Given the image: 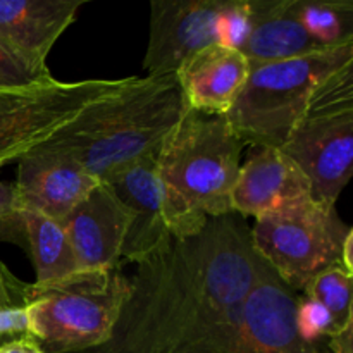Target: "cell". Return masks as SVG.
Here are the masks:
<instances>
[{
    "instance_id": "cell-1",
    "label": "cell",
    "mask_w": 353,
    "mask_h": 353,
    "mask_svg": "<svg viewBox=\"0 0 353 353\" xmlns=\"http://www.w3.org/2000/svg\"><path fill=\"white\" fill-rule=\"evenodd\" d=\"M261 264L234 212L171 238L138 264L112 338L97 353H233Z\"/></svg>"
},
{
    "instance_id": "cell-2",
    "label": "cell",
    "mask_w": 353,
    "mask_h": 353,
    "mask_svg": "<svg viewBox=\"0 0 353 353\" xmlns=\"http://www.w3.org/2000/svg\"><path fill=\"white\" fill-rule=\"evenodd\" d=\"M185 110L176 74L124 78L41 147L74 159L103 183L157 154Z\"/></svg>"
},
{
    "instance_id": "cell-3",
    "label": "cell",
    "mask_w": 353,
    "mask_h": 353,
    "mask_svg": "<svg viewBox=\"0 0 353 353\" xmlns=\"http://www.w3.org/2000/svg\"><path fill=\"white\" fill-rule=\"evenodd\" d=\"M245 143L224 116L185 110L157 152L162 216L172 238L200 233L231 214Z\"/></svg>"
},
{
    "instance_id": "cell-4",
    "label": "cell",
    "mask_w": 353,
    "mask_h": 353,
    "mask_svg": "<svg viewBox=\"0 0 353 353\" xmlns=\"http://www.w3.org/2000/svg\"><path fill=\"white\" fill-rule=\"evenodd\" d=\"M130 295V279L117 269L79 271L24 288L28 336L43 353L102 348Z\"/></svg>"
},
{
    "instance_id": "cell-5",
    "label": "cell",
    "mask_w": 353,
    "mask_h": 353,
    "mask_svg": "<svg viewBox=\"0 0 353 353\" xmlns=\"http://www.w3.org/2000/svg\"><path fill=\"white\" fill-rule=\"evenodd\" d=\"M350 62L353 43L288 61L250 64L247 83L224 117L245 145L281 148L316 86Z\"/></svg>"
},
{
    "instance_id": "cell-6",
    "label": "cell",
    "mask_w": 353,
    "mask_h": 353,
    "mask_svg": "<svg viewBox=\"0 0 353 353\" xmlns=\"http://www.w3.org/2000/svg\"><path fill=\"white\" fill-rule=\"evenodd\" d=\"M279 150L303 172L314 202L336 207L353 172V62L316 86Z\"/></svg>"
},
{
    "instance_id": "cell-7",
    "label": "cell",
    "mask_w": 353,
    "mask_h": 353,
    "mask_svg": "<svg viewBox=\"0 0 353 353\" xmlns=\"http://www.w3.org/2000/svg\"><path fill=\"white\" fill-rule=\"evenodd\" d=\"M350 231L336 207L309 200L257 219L250 236L259 257L296 293L324 269L341 265L343 243Z\"/></svg>"
},
{
    "instance_id": "cell-8",
    "label": "cell",
    "mask_w": 353,
    "mask_h": 353,
    "mask_svg": "<svg viewBox=\"0 0 353 353\" xmlns=\"http://www.w3.org/2000/svg\"><path fill=\"white\" fill-rule=\"evenodd\" d=\"M123 79L59 81L50 76L0 90V169L47 143L88 103L121 86Z\"/></svg>"
},
{
    "instance_id": "cell-9",
    "label": "cell",
    "mask_w": 353,
    "mask_h": 353,
    "mask_svg": "<svg viewBox=\"0 0 353 353\" xmlns=\"http://www.w3.org/2000/svg\"><path fill=\"white\" fill-rule=\"evenodd\" d=\"M226 0H154L143 59L147 76L174 74L179 65L217 43V28Z\"/></svg>"
},
{
    "instance_id": "cell-10",
    "label": "cell",
    "mask_w": 353,
    "mask_h": 353,
    "mask_svg": "<svg viewBox=\"0 0 353 353\" xmlns=\"http://www.w3.org/2000/svg\"><path fill=\"white\" fill-rule=\"evenodd\" d=\"M100 179L61 152L38 147L17 161L16 209H30L62 223Z\"/></svg>"
},
{
    "instance_id": "cell-11",
    "label": "cell",
    "mask_w": 353,
    "mask_h": 353,
    "mask_svg": "<svg viewBox=\"0 0 353 353\" xmlns=\"http://www.w3.org/2000/svg\"><path fill=\"white\" fill-rule=\"evenodd\" d=\"M81 0H0V47L38 78L47 57L83 7Z\"/></svg>"
},
{
    "instance_id": "cell-12",
    "label": "cell",
    "mask_w": 353,
    "mask_h": 353,
    "mask_svg": "<svg viewBox=\"0 0 353 353\" xmlns=\"http://www.w3.org/2000/svg\"><path fill=\"white\" fill-rule=\"evenodd\" d=\"M312 200L310 186L295 162L279 148L252 147L241 162L231 193V210L255 221Z\"/></svg>"
},
{
    "instance_id": "cell-13",
    "label": "cell",
    "mask_w": 353,
    "mask_h": 353,
    "mask_svg": "<svg viewBox=\"0 0 353 353\" xmlns=\"http://www.w3.org/2000/svg\"><path fill=\"white\" fill-rule=\"evenodd\" d=\"M262 261V259H261ZM296 293L262 261L243 310V334L252 353H330L296 327Z\"/></svg>"
},
{
    "instance_id": "cell-14",
    "label": "cell",
    "mask_w": 353,
    "mask_h": 353,
    "mask_svg": "<svg viewBox=\"0 0 353 353\" xmlns=\"http://www.w3.org/2000/svg\"><path fill=\"white\" fill-rule=\"evenodd\" d=\"M61 224L81 271L117 269L130 214L107 183H100Z\"/></svg>"
},
{
    "instance_id": "cell-15",
    "label": "cell",
    "mask_w": 353,
    "mask_h": 353,
    "mask_svg": "<svg viewBox=\"0 0 353 353\" xmlns=\"http://www.w3.org/2000/svg\"><path fill=\"white\" fill-rule=\"evenodd\" d=\"M103 183L112 188L130 214L121 259L140 264L162 250L172 236L162 216L157 154L134 162Z\"/></svg>"
},
{
    "instance_id": "cell-16",
    "label": "cell",
    "mask_w": 353,
    "mask_h": 353,
    "mask_svg": "<svg viewBox=\"0 0 353 353\" xmlns=\"http://www.w3.org/2000/svg\"><path fill=\"white\" fill-rule=\"evenodd\" d=\"M250 62L240 50L214 43L186 59L174 72L185 107L224 116L247 83Z\"/></svg>"
},
{
    "instance_id": "cell-17",
    "label": "cell",
    "mask_w": 353,
    "mask_h": 353,
    "mask_svg": "<svg viewBox=\"0 0 353 353\" xmlns=\"http://www.w3.org/2000/svg\"><path fill=\"white\" fill-rule=\"evenodd\" d=\"M252 30L241 54L250 64H265L330 50L299 21L295 0H250Z\"/></svg>"
},
{
    "instance_id": "cell-18",
    "label": "cell",
    "mask_w": 353,
    "mask_h": 353,
    "mask_svg": "<svg viewBox=\"0 0 353 353\" xmlns=\"http://www.w3.org/2000/svg\"><path fill=\"white\" fill-rule=\"evenodd\" d=\"M16 233L26 241L37 274L34 283L57 281L81 271L59 221L37 210L16 209Z\"/></svg>"
},
{
    "instance_id": "cell-19",
    "label": "cell",
    "mask_w": 353,
    "mask_h": 353,
    "mask_svg": "<svg viewBox=\"0 0 353 353\" xmlns=\"http://www.w3.org/2000/svg\"><path fill=\"white\" fill-rule=\"evenodd\" d=\"M303 30L323 47L353 43V3L350 0H295Z\"/></svg>"
},
{
    "instance_id": "cell-20",
    "label": "cell",
    "mask_w": 353,
    "mask_h": 353,
    "mask_svg": "<svg viewBox=\"0 0 353 353\" xmlns=\"http://www.w3.org/2000/svg\"><path fill=\"white\" fill-rule=\"evenodd\" d=\"M302 292L305 299L314 300L330 312L336 331L353 321L352 274L341 265L324 269L307 283Z\"/></svg>"
},
{
    "instance_id": "cell-21",
    "label": "cell",
    "mask_w": 353,
    "mask_h": 353,
    "mask_svg": "<svg viewBox=\"0 0 353 353\" xmlns=\"http://www.w3.org/2000/svg\"><path fill=\"white\" fill-rule=\"evenodd\" d=\"M252 30L250 0H226L217 28V43L240 50Z\"/></svg>"
},
{
    "instance_id": "cell-22",
    "label": "cell",
    "mask_w": 353,
    "mask_h": 353,
    "mask_svg": "<svg viewBox=\"0 0 353 353\" xmlns=\"http://www.w3.org/2000/svg\"><path fill=\"white\" fill-rule=\"evenodd\" d=\"M296 327L300 334L309 341H319V338L330 336L336 331L330 312L314 300L299 296L296 299Z\"/></svg>"
},
{
    "instance_id": "cell-23",
    "label": "cell",
    "mask_w": 353,
    "mask_h": 353,
    "mask_svg": "<svg viewBox=\"0 0 353 353\" xmlns=\"http://www.w3.org/2000/svg\"><path fill=\"white\" fill-rule=\"evenodd\" d=\"M48 78H50V76H48ZM38 79L45 78L34 76L33 72H30L26 68H23L16 59L10 57V55L0 47V90L30 85V83L38 81Z\"/></svg>"
},
{
    "instance_id": "cell-24",
    "label": "cell",
    "mask_w": 353,
    "mask_h": 353,
    "mask_svg": "<svg viewBox=\"0 0 353 353\" xmlns=\"http://www.w3.org/2000/svg\"><path fill=\"white\" fill-rule=\"evenodd\" d=\"M24 288L26 283L14 278L9 269L0 262V310L24 307Z\"/></svg>"
},
{
    "instance_id": "cell-25",
    "label": "cell",
    "mask_w": 353,
    "mask_h": 353,
    "mask_svg": "<svg viewBox=\"0 0 353 353\" xmlns=\"http://www.w3.org/2000/svg\"><path fill=\"white\" fill-rule=\"evenodd\" d=\"M3 334H21V336H28V319L24 307L0 310V336H3Z\"/></svg>"
},
{
    "instance_id": "cell-26",
    "label": "cell",
    "mask_w": 353,
    "mask_h": 353,
    "mask_svg": "<svg viewBox=\"0 0 353 353\" xmlns=\"http://www.w3.org/2000/svg\"><path fill=\"white\" fill-rule=\"evenodd\" d=\"M330 353H353V321H348L343 327L327 336Z\"/></svg>"
},
{
    "instance_id": "cell-27",
    "label": "cell",
    "mask_w": 353,
    "mask_h": 353,
    "mask_svg": "<svg viewBox=\"0 0 353 353\" xmlns=\"http://www.w3.org/2000/svg\"><path fill=\"white\" fill-rule=\"evenodd\" d=\"M16 212V192L14 185L0 181V230Z\"/></svg>"
},
{
    "instance_id": "cell-28",
    "label": "cell",
    "mask_w": 353,
    "mask_h": 353,
    "mask_svg": "<svg viewBox=\"0 0 353 353\" xmlns=\"http://www.w3.org/2000/svg\"><path fill=\"white\" fill-rule=\"evenodd\" d=\"M0 353H43L30 336H21L9 343L0 345Z\"/></svg>"
},
{
    "instance_id": "cell-29",
    "label": "cell",
    "mask_w": 353,
    "mask_h": 353,
    "mask_svg": "<svg viewBox=\"0 0 353 353\" xmlns=\"http://www.w3.org/2000/svg\"><path fill=\"white\" fill-rule=\"evenodd\" d=\"M95 353H97V352H95Z\"/></svg>"
}]
</instances>
